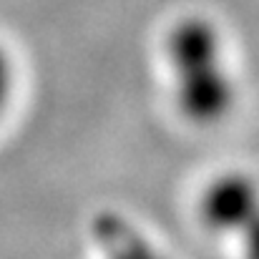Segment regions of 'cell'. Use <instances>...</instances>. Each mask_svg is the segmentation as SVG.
I'll list each match as a JSON object with an SVG mask.
<instances>
[{"mask_svg": "<svg viewBox=\"0 0 259 259\" xmlns=\"http://www.w3.org/2000/svg\"><path fill=\"white\" fill-rule=\"evenodd\" d=\"M15 91H18V63L10 48L0 40V121L10 111Z\"/></svg>", "mask_w": 259, "mask_h": 259, "instance_id": "4", "label": "cell"}, {"mask_svg": "<svg viewBox=\"0 0 259 259\" xmlns=\"http://www.w3.org/2000/svg\"><path fill=\"white\" fill-rule=\"evenodd\" d=\"M196 217L239 259H259V176L254 171L232 166L204 181L196 196Z\"/></svg>", "mask_w": 259, "mask_h": 259, "instance_id": "2", "label": "cell"}, {"mask_svg": "<svg viewBox=\"0 0 259 259\" xmlns=\"http://www.w3.org/2000/svg\"><path fill=\"white\" fill-rule=\"evenodd\" d=\"M91 259H171L164 244L131 214L101 209L88 224Z\"/></svg>", "mask_w": 259, "mask_h": 259, "instance_id": "3", "label": "cell"}, {"mask_svg": "<svg viewBox=\"0 0 259 259\" xmlns=\"http://www.w3.org/2000/svg\"><path fill=\"white\" fill-rule=\"evenodd\" d=\"M174 111L194 128L222 126L239 103V76L224 28L206 13H184L161 38Z\"/></svg>", "mask_w": 259, "mask_h": 259, "instance_id": "1", "label": "cell"}]
</instances>
